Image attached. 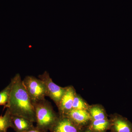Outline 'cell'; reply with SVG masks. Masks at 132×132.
Returning a JSON list of instances; mask_svg holds the SVG:
<instances>
[{
	"label": "cell",
	"instance_id": "cell-1",
	"mask_svg": "<svg viewBox=\"0 0 132 132\" xmlns=\"http://www.w3.org/2000/svg\"><path fill=\"white\" fill-rule=\"evenodd\" d=\"M12 90L6 108L12 115L26 118L34 123L36 122L34 107L19 74L11 79Z\"/></svg>",
	"mask_w": 132,
	"mask_h": 132
},
{
	"label": "cell",
	"instance_id": "cell-2",
	"mask_svg": "<svg viewBox=\"0 0 132 132\" xmlns=\"http://www.w3.org/2000/svg\"><path fill=\"white\" fill-rule=\"evenodd\" d=\"M36 116V127L47 132L59 117L52 104L46 99L33 105Z\"/></svg>",
	"mask_w": 132,
	"mask_h": 132
},
{
	"label": "cell",
	"instance_id": "cell-3",
	"mask_svg": "<svg viewBox=\"0 0 132 132\" xmlns=\"http://www.w3.org/2000/svg\"><path fill=\"white\" fill-rule=\"evenodd\" d=\"M22 82L33 105L43 100L47 96L45 84L39 79L28 76L22 80Z\"/></svg>",
	"mask_w": 132,
	"mask_h": 132
},
{
	"label": "cell",
	"instance_id": "cell-4",
	"mask_svg": "<svg viewBox=\"0 0 132 132\" xmlns=\"http://www.w3.org/2000/svg\"><path fill=\"white\" fill-rule=\"evenodd\" d=\"M44 82L46 89L47 97H49L54 101L57 107L66 91V87H61L54 83L47 71L38 76Z\"/></svg>",
	"mask_w": 132,
	"mask_h": 132
},
{
	"label": "cell",
	"instance_id": "cell-5",
	"mask_svg": "<svg viewBox=\"0 0 132 132\" xmlns=\"http://www.w3.org/2000/svg\"><path fill=\"white\" fill-rule=\"evenodd\" d=\"M109 117L111 132H132V123L127 118L117 113Z\"/></svg>",
	"mask_w": 132,
	"mask_h": 132
},
{
	"label": "cell",
	"instance_id": "cell-6",
	"mask_svg": "<svg viewBox=\"0 0 132 132\" xmlns=\"http://www.w3.org/2000/svg\"><path fill=\"white\" fill-rule=\"evenodd\" d=\"M76 94V91L73 86L66 87L65 92L57 107L59 115H65L72 109L73 103Z\"/></svg>",
	"mask_w": 132,
	"mask_h": 132
},
{
	"label": "cell",
	"instance_id": "cell-7",
	"mask_svg": "<svg viewBox=\"0 0 132 132\" xmlns=\"http://www.w3.org/2000/svg\"><path fill=\"white\" fill-rule=\"evenodd\" d=\"M81 129L67 116L59 115L57 121L49 131L51 132H79Z\"/></svg>",
	"mask_w": 132,
	"mask_h": 132
},
{
	"label": "cell",
	"instance_id": "cell-8",
	"mask_svg": "<svg viewBox=\"0 0 132 132\" xmlns=\"http://www.w3.org/2000/svg\"><path fill=\"white\" fill-rule=\"evenodd\" d=\"M63 116L67 117L81 128L88 126L91 121L90 114L87 110L72 109Z\"/></svg>",
	"mask_w": 132,
	"mask_h": 132
},
{
	"label": "cell",
	"instance_id": "cell-9",
	"mask_svg": "<svg viewBox=\"0 0 132 132\" xmlns=\"http://www.w3.org/2000/svg\"><path fill=\"white\" fill-rule=\"evenodd\" d=\"M15 132H24L35 128L34 122L23 117L12 115Z\"/></svg>",
	"mask_w": 132,
	"mask_h": 132
},
{
	"label": "cell",
	"instance_id": "cell-10",
	"mask_svg": "<svg viewBox=\"0 0 132 132\" xmlns=\"http://www.w3.org/2000/svg\"><path fill=\"white\" fill-rule=\"evenodd\" d=\"M90 114L91 120L108 119V116L104 107L100 104L90 105L88 110Z\"/></svg>",
	"mask_w": 132,
	"mask_h": 132
},
{
	"label": "cell",
	"instance_id": "cell-11",
	"mask_svg": "<svg viewBox=\"0 0 132 132\" xmlns=\"http://www.w3.org/2000/svg\"><path fill=\"white\" fill-rule=\"evenodd\" d=\"M88 127L93 132H106L109 130V119L91 120Z\"/></svg>",
	"mask_w": 132,
	"mask_h": 132
},
{
	"label": "cell",
	"instance_id": "cell-12",
	"mask_svg": "<svg viewBox=\"0 0 132 132\" xmlns=\"http://www.w3.org/2000/svg\"><path fill=\"white\" fill-rule=\"evenodd\" d=\"M10 128H14L12 115L8 109L3 115L0 116V132H7Z\"/></svg>",
	"mask_w": 132,
	"mask_h": 132
},
{
	"label": "cell",
	"instance_id": "cell-13",
	"mask_svg": "<svg viewBox=\"0 0 132 132\" xmlns=\"http://www.w3.org/2000/svg\"><path fill=\"white\" fill-rule=\"evenodd\" d=\"M90 105L84 100L80 95L76 94L72 105V109H80V110H88Z\"/></svg>",
	"mask_w": 132,
	"mask_h": 132
},
{
	"label": "cell",
	"instance_id": "cell-14",
	"mask_svg": "<svg viewBox=\"0 0 132 132\" xmlns=\"http://www.w3.org/2000/svg\"><path fill=\"white\" fill-rule=\"evenodd\" d=\"M12 81L7 86L0 92V106H5L8 102L12 90Z\"/></svg>",
	"mask_w": 132,
	"mask_h": 132
},
{
	"label": "cell",
	"instance_id": "cell-15",
	"mask_svg": "<svg viewBox=\"0 0 132 132\" xmlns=\"http://www.w3.org/2000/svg\"><path fill=\"white\" fill-rule=\"evenodd\" d=\"M24 132H47L45 130H42V129H39L36 127H35V128L32 130H29V131H27Z\"/></svg>",
	"mask_w": 132,
	"mask_h": 132
},
{
	"label": "cell",
	"instance_id": "cell-16",
	"mask_svg": "<svg viewBox=\"0 0 132 132\" xmlns=\"http://www.w3.org/2000/svg\"><path fill=\"white\" fill-rule=\"evenodd\" d=\"M79 132H93L92 131V130H90L88 127L83 128Z\"/></svg>",
	"mask_w": 132,
	"mask_h": 132
},
{
	"label": "cell",
	"instance_id": "cell-17",
	"mask_svg": "<svg viewBox=\"0 0 132 132\" xmlns=\"http://www.w3.org/2000/svg\"></svg>",
	"mask_w": 132,
	"mask_h": 132
}]
</instances>
